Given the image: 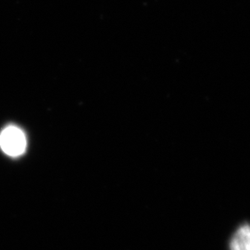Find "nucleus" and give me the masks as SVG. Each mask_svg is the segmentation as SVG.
Wrapping results in <instances>:
<instances>
[{
    "label": "nucleus",
    "mask_w": 250,
    "mask_h": 250,
    "mask_svg": "<svg viewBox=\"0 0 250 250\" xmlns=\"http://www.w3.org/2000/svg\"><path fill=\"white\" fill-rule=\"evenodd\" d=\"M0 146L7 155L18 157L26 148L25 134L18 127L9 126L0 134Z\"/></svg>",
    "instance_id": "1"
},
{
    "label": "nucleus",
    "mask_w": 250,
    "mask_h": 250,
    "mask_svg": "<svg viewBox=\"0 0 250 250\" xmlns=\"http://www.w3.org/2000/svg\"><path fill=\"white\" fill-rule=\"evenodd\" d=\"M230 250H250V224L240 226L232 235Z\"/></svg>",
    "instance_id": "2"
}]
</instances>
